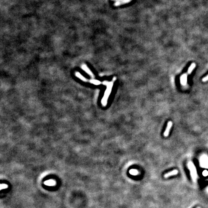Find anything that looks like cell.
Listing matches in <instances>:
<instances>
[{
	"mask_svg": "<svg viewBox=\"0 0 208 208\" xmlns=\"http://www.w3.org/2000/svg\"><path fill=\"white\" fill-rule=\"evenodd\" d=\"M76 75H77V76H78V78H79L80 79H82V80H83V81H86V79H85V78H84L83 77L82 75H81L79 73H76Z\"/></svg>",
	"mask_w": 208,
	"mask_h": 208,
	"instance_id": "obj_8",
	"label": "cell"
},
{
	"mask_svg": "<svg viewBox=\"0 0 208 208\" xmlns=\"http://www.w3.org/2000/svg\"><path fill=\"white\" fill-rule=\"evenodd\" d=\"M91 82L94 83V84H95V85H99V84H100L101 83V82L99 81H97V80H92L91 81Z\"/></svg>",
	"mask_w": 208,
	"mask_h": 208,
	"instance_id": "obj_9",
	"label": "cell"
},
{
	"mask_svg": "<svg viewBox=\"0 0 208 208\" xmlns=\"http://www.w3.org/2000/svg\"><path fill=\"white\" fill-rule=\"evenodd\" d=\"M195 67H196V64H195V63H192V64L190 66V67L188 68V74H191L192 72L193 71V70H194V69L195 68Z\"/></svg>",
	"mask_w": 208,
	"mask_h": 208,
	"instance_id": "obj_7",
	"label": "cell"
},
{
	"mask_svg": "<svg viewBox=\"0 0 208 208\" xmlns=\"http://www.w3.org/2000/svg\"><path fill=\"white\" fill-rule=\"evenodd\" d=\"M178 170H174L172 171H171L170 172H169L166 173L165 174H164V176L165 178H168L170 176H171L172 175H177L178 174Z\"/></svg>",
	"mask_w": 208,
	"mask_h": 208,
	"instance_id": "obj_3",
	"label": "cell"
},
{
	"mask_svg": "<svg viewBox=\"0 0 208 208\" xmlns=\"http://www.w3.org/2000/svg\"><path fill=\"white\" fill-rule=\"evenodd\" d=\"M172 122H168V124H167V128H166L165 132H164V136L165 137L168 136L169 133H170V131L172 127Z\"/></svg>",
	"mask_w": 208,
	"mask_h": 208,
	"instance_id": "obj_2",
	"label": "cell"
},
{
	"mask_svg": "<svg viewBox=\"0 0 208 208\" xmlns=\"http://www.w3.org/2000/svg\"><path fill=\"white\" fill-rule=\"evenodd\" d=\"M8 188V185H7V184H1V190L4 189H6V188Z\"/></svg>",
	"mask_w": 208,
	"mask_h": 208,
	"instance_id": "obj_10",
	"label": "cell"
},
{
	"mask_svg": "<svg viewBox=\"0 0 208 208\" xmlns=\"http://www.w3.org/2000/svg\"><path fill=\"white\" fill-rule=\"evenodd\" d=\"M200 208V207H199V208Z\"/></svg>",
	"mask_w": 208,
	"mask_h": 208,
	"instance_id": "obj_12",
	"label": "cell"
},
{
	"mask_svg": "<svg viewBox=\"0 0 208 208\" xmlns=\"http://www.w3.org/2000/svg\"><path fill=\"white\" fill-rule=\"evenodd\" d=\"M82 68L83 69L84 71H85L87 73H88V74H89V75H90L91 76H94L93 74L92 73V72L91 71V70L88 68V67H87L85 65H82Z\"/></svg>",
	"mask_w": 208,
	"mask_h": 208,
	"instance_id": "obj_6",
	"label": "cell"
},
{
	"mask_svg": "<svg viewBox=\"0 0 208 208\" xmlns=\"http://www.w3.org/2000/svg\"><path fill=\"white\" fill-rule=\"evenodd\" d=\"M132 1V0H123L122 2H118H118H117L116 3H115L114 4V5L116 6H119V5H122V4H126V3H130L131 1Z\"/></svg>",
	"mask_w": 208,
	"mask_h": 208,
	"instance_id": "obj_4",
	"label": "cell"
},
{
	"mask_svg": "<svg viewBox=\"0 0 208 208\" xmlns=\"http://www.w3.org/2000/svg\"><path fill=\"white\" fill-rule=\"evenodd\" d=\"M45 184L48 186H53L56 184V182L53 179L48 180L45 182Z\"/></svg>",
	"mask_w": 208,
	"mask_h": 208,
	"instance_id": "obj_5",
	"label": "cell"
},
{
	"mask_svg": "<svg viewBox=\"0 0 208 208\" xmlns=\"http://www.w3.org/2000/svg\"><path fill=\"white\" fill-rule=\"evenodd\" d=\"M202 80L203 82H207L208 81V75H207L206 77H205L204 78H203Z\"/></svg>",
	"mask_w": 208,
	"mask_h": 208,
	"instance_id": "obj_11",
	"label": "cell"
},
{
	"mask_svg": "<svg viewBox=\"0 0 208 208\" xmlns=\"http://www.w3.org/2000/svg\"><path fill=\"white\" fill-rule=\"evenodd\" d=\"M113 82H110L108 83V85H107V89L105 92V94H104V97L102 99V103L103 104V105L105 106L107 104V99L108 98V97L110 94V93L111 92L112 90V88L113 87Z\"/></svg>",
	"mask_w": 208,
	"mask_h": 208,
	"instance_id": "obj_1",
	"label": "cell"
}]
</instances>
